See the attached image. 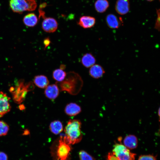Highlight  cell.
Here are the masks:
<instances>
[{"mask_svg":"<svg viewBox=\"0 0 160 160\" xmlns=\"http://www.w3.org/2000/svg\"><path fill=\"white\" fill-rule=\"evenodd\" d=\"M9 5L12 10L20 14L26 11H33L36 7L34 0H10Z\"/></svg>","mask_w":160,"mask_h":160,"instance_id":"cell-4","label":"cell"},{"mask_svg":"<svg viewBox=\"0 0 160 160\" xmlns=\"http://www.w3.org/2000/svg\"><path fill=\"white\" fill-rule=\"evenodd\" d=\"M64 111L68 116H74L77 115L81 111V107L77 104L71 103L65 107Z\"/></svg>","mask_w":160,"mask_h":160,"instance_id":"cell-12","label":"cell"},{"mask_svg":"<svg viewBox=\"0 0 160 160\" xmlns=\"http://www.w3.org/2000/svg\"><path fill=\"white\" fill-rule=\"evenodd\" d=\"M95 19L89 16H83L80 17L78 24L84 28H92L95 24Z\"/></svg>","mask_w":160,"mask_h":160,"instance_id":"cell-15","label":"cell"},{"mask_svg":"<svg viewBox=\"0 0 160 160\" xmlns=\"http://www.w3.org/2000/svg\"><path fill=\"white\" fill-rule=\"evenodd\" d=\"M71 149L65 136H61L51 148V155L54 160H68Z\"/></svg>","mask_w":160,"mask_h":160,"instance_id":"cell-3","label":"cell"},{"mask_svg":"<svg viewBox=\"0 0 160 160\" xmlns=\"http://www.w3.org/2000/svg\"><path fill=\"white\" fill-rule=\"evenodd\" d=\"M80 160H95V159L84 151H81L79 153Z\"/></svg>","mask_w":160,"mask_h":160,"instance_id":"cell-23","label":"cell"},{"mask_svg":"<svg viewBox=\"0 0 160 160\" xmlns=\"http://www.w3.org/2000/svg\"><path fill=\"white\" fill-rule=\"evenodd\" d=\"M158 114L159 115V114H160V109L159 108V110H158Z\"/></svg>","mask_w":160,"mask_h":160,"instance_id":"cell-30","label":"cell"},{"mask_svg":"<svg viewBox=\"0 0 160 160\" xmlns=\"http://www.w3.org/2000/svg\"><path fill=\"white\" fill-rule=\"evenodd\" d=\"M59 90L56 84L48 85L45 88L44 94L46 97L50 100H53L58 96Z\"/></svg>","mask_w":160,"mask_h":160,"instance_id":"cell-9","label":"cell"},{"mask_svg":"<svg viewBox=\"0 0 160 160\" xmlns=\"http://www.w3.org/2000/svg\"><path fill=\"white\" fill-rule=\"evenodd\" d=\"M49 128L51 132L57 135L63 131V126L62 123L60 121L55 120L50 123Z\"/></svg>","mask_w":160,"mask_h":160,"instance_id":"cell-19","label":"cell"},{"mask_svg":"<svg viewBox=\"0 0 160 160\" xmlns=\"http://www.w3.org/2000/svg\"><path fill=\"white\" fill-rule=\"evenodd\" d=\"M33 81L37 87L42 89L45 88L49 84V80L47 77L42 75L35 76Z\"/></svg>","mask_w":160,"mask_h":160,"instance_id":"cell-16","label":"cell"},{"mask_svg":"<svg viewBox=\"0 0 160 160\" xmlns=\"http://www.w3.org/2000/svg\"><path fill=\"white\" fill-rule=\"evenodd\" d=\"M9 129V126L7 123L3 121H0V136L7 135Z\"/></svg>","mask_w":160,"mask_h":160,"instance_id":"cell-22","label":"cell"},{"mask_svg":"<svg viewBox=\"0 0 160 160\" xmlns=\"http://www.w3.org/2000/svg\"><path fill=\"white\" fill-rule=\"evenodd\" d=\"M51 42V41L49 37H47L44 39L43 43L45 46V49L50 44Z\"/></svg>","mask_w":160,"mask_h":160,"instance_id":"cell-26","label":"cell"},{"mask_svg":"<svg viewBox=\"0 0 160 160\" xmlns=\"http://www.w3.org/2000/svg\"><path fill=\"white\" fill-rule=\"evenodd\" d=\"M23 21L24 24L26 26L33 27L36 25L38 21V19L34 13H31L27 14L24 17Z\"/></svg>","mask_w":160,"mask_h":160,"instance_id":"cell-18","label":"cell"},{"mask_svg":"<svg viewBox=\"0 0 160 160\" xmlns=\"http://www.w3.org/2000/svg\"><path fill=\"white\" fill-rule=\"evenodd\" d=\"M138 160H156V157L152 155H143L139 156Z\"/></svg>","mask_w":160,"mask_h":160,"instance_id":"cell-24","label":"cell"},{"mask_svg":"<svg viewBox=\"0 0 160 160\" xmlns=\"http://www.w3.org/2000/svg\"><path fill=\"white\" fill-rule=\"evenodd\" d=\"M147 0L148 1H153V0Z\"/></svg>","mask_w":160,"mask_h":160,"instance_id":"cell-31","label":"cell"},{"mask_svg":"<svg viewBox=\"0 0 160 160\" xmlns=\"http://www.w3.org/2000/svg\"><path fill=\"white\" fill-rule=\"evenodd\" d=\"M105 73L103 67L98 64H94L90 67L89 71L90 75L95 79L101 77Z\"/></svg>","mask_w":160,"mask_h":160,"instance_id":"cell-14","label":"cell"},{"mask_svg":"<svg viewBox=\"0 0 160 160\" xmlns=\"http://www.w3.org/2000/svg\"><path fill=\"white\" fill-rule=\"evenodd\" d=\"M10 98L6 93L0 91V118L10 111Z\"/></svg>","mask_w":160,"mask_h":160,"instance_id":"cell-6","label":"cell"},{"mask_svg":"<svg viewBox=\"0 0 160 160\" xmlns=\"http://www.w3.org/2000/svg\"><path fill=\"white\" fill-rule=\"evenodd\" d=\"M115 9L117 12L121 15L127 13L129 10V0H117L115 5Z\"/></svg>","mask_w":160,"mask_h":160,"instance_id":"cell-10","label":"cell"},{"mask_svg":"<svg viewBox=\"0 0 160 160\" xmlns=\"http://www.w3.org/2000/svg\"><path fill=\"white\" fill-rule=\"evenodd\" d=\"M157 12L158 13V18L156 24V28L157 29H159V21H160V12H159V9L158 10V11Z\"/></svg>","mask_w":160,"mask_h":160,"instance_id":"cell-28","label":"cell"},{"mask_svg":"<svg viewBox=\"0 0 160 160\" xmlns=\"http://www.w3.org/2000/svg\"><path fill=\"white\" fill-rule=\"evenodd\" d=\"M67 73L63 70L60 68L54 70L52 74L53 78L57 82H60L65 78Z\"/></svg>","mask_w":160,"mask_h":160,"instance_id":"cell-21","label":"cell"},{"mask_svg":"<svg viewBox=\"0 0 160 160\" xmlns=\"http://www.w3.org/2000/svg\"><path fill=\"white\" fill-rule=\"evenodd\" d=\"M107 160H118L112 153H109L107 156Z\"/></svg>","mask_w":160,"mask_h":160,"instance_id":"cell-27","label":"cell"},{"mask_svg":"<svg viewBox=\"0 0 160 160\" xmlns=\"http://www.w3.org/2000/svg\"><path fill=\"white\" fill-rule=\"evenodd\" d=\"M109 6L108 2L107 0H97L95 4L96 10L100 13L105 12Z\"/></svg>","mask_w":160,"mask_h":160,"instance_id":"cell-20","label":"cell"},{"mask_svg":"<svg viewBox=\"0 0 160 160\" xmlns=\"http://www.w3.org/2000/svg\"><path fill=\"white\" fill-rule=\"evenodd\" d=\"M8 156L4 152L0 151V160H8Z\"/></svg>","mask_w":160,"mask_h":160,"instance_id":"cell-25","label":"cell"},{"mask_svg":"<svg viewBox=\"0 0 160 160\" xmlns=\"http://www.w3.org/2000/svg\"><path fill=\"white\" fill-rule=\"evenodd\" d=\"M65 65L64 64H61L60 66V68L64 70L65 69Z\"/></svg>","mask_w":160,"mask_h":160,"instance_id":"cell-29","label":"cell"},{"mask_svg":"<svg viewBox=\"0 0 160 160\" xmlns=\"http://www.w3.org/2000/svg\"><path fill=\"white\" fill-rule=\"evenodd\" d=\"M19 85L13 93L14 100L17 103H20L23 101L28 90H29L27 88V85L25 87L22 83H20Z\"/></svg>","mask_w":160,"mask_h":160,"instance_id":"cell-8","label":"cell"},{"mask_svg":"<svg viewBox=\"0 0 160 160\" xmlns=\"http://www.w3.org/2000/svg\"><path fill=\"white\" fill-rule=\"evenodd\" d=\"M81 125L80 121L78 119L70 120L68 121L64 131L65 140L69 144H76L81 140L83 135Z\"/></svg>","mask_w":160,"mask_h":160,"instance_id":"cell-2","label":"cell"},{"mask_svg":"<svg viewBox=\"0 0 160 160\" xmlns=\"http://www.w3.org/2000/svg\"><path fill=\"white\" fill-rule=\"evenodd\" d=\"M106 20L108 26L113 29L118 28L121 23H122V19L120 18H118L116 16L112 14L108 15Z\"/></svg>","mask_w":160,"mask_h":160,"instance_id":"cell-13","label":"cell"},{"mask_svg":"<svg viewBox=\"0 0 160 160\" xmlns=\"http://www.w3.org/2000/svg\"><path fill=\"white\" fill-rule=\"evenodd\" d=\"M96 59L91 53L84 54L82 57L81 63L83 65L87 68L90 67L94 65L96 62Z\"/></svg>","mask_w":160,"mask_h":160,"instance_id":"cell-17","label":"cell"},{"mask_svg":"<svg viewBox=\"0 0 160 160\" xmlns=\"http://www.w3.org/2000/svg\"><path fill=\"white\" fill-rule=\"evenodd\" d=\"M58 23L54 18L48 17L44 18L42 23V28L43 30L48 33H53L57 29Z\"/></svg>","mask_w":160,"mask_h":160,"instance_id":"cell-7","label":"cell"},{"mask_svg":"<svg viewBox=\"0 0 160 160\" xmlns=\"http://www.w3.org/2000/svg\"><path fill=\"white\" fill-rule=\"evenodd\" d=\"M112 153L118 160H135L136 155L124 145L117 143L113 145Z\"/></svg>","mask_w":160,"mask_h":160,"instance_id":"cell-5","label":"cell"},{"mask_svg":"<svg viewBox=\"0 0 160 160\" xmlns=\"http://www.w3.org/2000/svg\"><path fill=\"white\" fill-rule=\"evenodd\" d=\"M124 145L129 150L136 148L138 145V139L134 135H129L126 136L123 140Z\"/></svg>","mask_w":160,"mask_h":160,"instance_id":"cell-11","label":"cell"},{"mask_svg":"<svg viewBox=\"0 0 160 160\" xmlns=\"http://www.w3.org/2000/svg\"><path fill=\"white\" fill-rule=\"evenodd\" d=\"M60 90L65 91L72 95L77 94L81 90L83 84L81 77L77 73L71 71L67 73L65 79L56 82Z\"/></svg>","mask_w":160,"mask_h":160,"instance_id":"cell-1","label":"cell"}]
</instances>
